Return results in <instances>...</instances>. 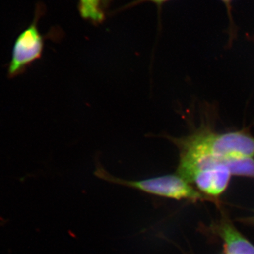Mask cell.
<instances>
[{"mask_svg":"<svg viewBox=\"0 0 254 254\" xmlns=\"http://www.w3.org/2000/svg\"><path fill=\"white\" fill-rule=\"evenodd\" d=\"M105 1H108V0H105ZM108 1H110V0H108Z\"/></svg>","mask_w":254,"mask_h":254,"instance_id":"30bf717a","label":"cell"},{"mask_svg":"<svg viewBox=\"0 0 254 254\" xmlns=\"http://www.w3.org/2000/svg\"><path fill=\"white\" fill-rule=\"evenodd\" d=\"M81 17L93 23H100L104 19L101 8L102 0H78Z\"/></svg>","mask_w":254,"mask_h":254,"instance_id":"8992f818","label":"cell"},{"mask_svg":"<svg viewBox=\"0 0 254 254\" xmlns=\"http://www.w3.org/2000/svg\"><path fill=\"white\" fill-rule=\"evenodd\" d=\"M216 232L223 242L225 254H254V245L228 219L223 218L216 226Z\"/></svg>","mask_w":254,"mask_h":254,"instance_id":"5b68a950","label":"cell"},{"mask_svg":"<svg viewBox=\"0 0 254 254\" xmlns=\"http://www.w3.org/2000/svg\"><path fill=\"white\" fill-rule=\"evenodd\" d=\"M172 140L180 150L176 174L185 180L209 163L254 158V137L245 131L220 133L201 128L189 136Z\"/></svg>","mask_w":254,"mask_h":254,"instance_id":"6da1fadb","label":"cell"},{"mask_svg":"<svg viewBox=\"0 0 254 254\" xmlns=\"http://www.w3.org/2000/svg\"><path fill=\"white\" fill-rule=\"evenodd\" d=\"M146 1H152V2H154L157 4H162L166 2V1H170V0H146Z\"/></svg>","mask_w":254,"mask_h":254,"instance_id":"9c48e42d","label":"cell"},{"mask_svg":"<svg viewBox=\"0 0 254 254\" xmlns=\"http://www.w3.org/2000/svg\"><path fill=\"white\" fill-rule=\"evenodd\" d=\"M41 11L36 10L34 19L15 40L11 51V60L7 65V77H18L43 54L44 38L38 28Z\"/></svg>","mask_w":254,"mask_h":254,"instance_id":"3957f363","label":"cell"},{"mask_svg":"<svg viewBox=\"0 0 254 254\" xmlns=\"http://www.w3.org/2000/svg\"><path fill=\"white\" fill-rule=\"evenodd\" d=\"M220 1L226 6L228 13H230V11H231V5L233 0H220Z\"/></svg>","mask_w":254,"mask_h":254,"instance_id":"52a82bcc","label":"cell"},{"mask_svg":"<svg viewBox=\"0 0 254 254\" xmlns=\"http://www.w3.org/2000/svg\"><path fill=\"white\" fill-rule=\"evenodd\" d=\"M95 174L97 177L106 181L125 185L141 190L145 193L163 198L175 200H187L194 203L213 199L192 187L190 184L184 180L182 177L179 176L177 174L162 175L137 181H129L117 178L112 176L102 168L97 169Z\"/></svg>","mask_w":254,"mask_h":254,"instance_id":"7a4b0ae2","label":"cell"},{"mask_svg":"<svg viewBox=\"0 0 254 254\" xmlns=\"http://www.w3.org/2000/svg\"><path fill=\"white\" fill-rule=\"evenodd\" d=\"M226 160L200 169L192 177L190 185H195L200 192L210 198H218L227 190L232 176Z\"/></svg>","mask_w":254,"mask_h":254,"instance_id":"277c9868","label":"cell"},{"mask_svg":"<svg viewBox=\"0 0 254 254\" xmlns=\"http://www.w3.org/2000/svg\"><path fill=\"white\" fill-rule=\"evenodd\" d=\"M242 222H246V223L250 224V225H254V216L250 217V218L244 219Z\"/></svg>","mask_w":254,"mask_h":254,"instance_id":"ba28073f","label":"cell"}]
</instances>
